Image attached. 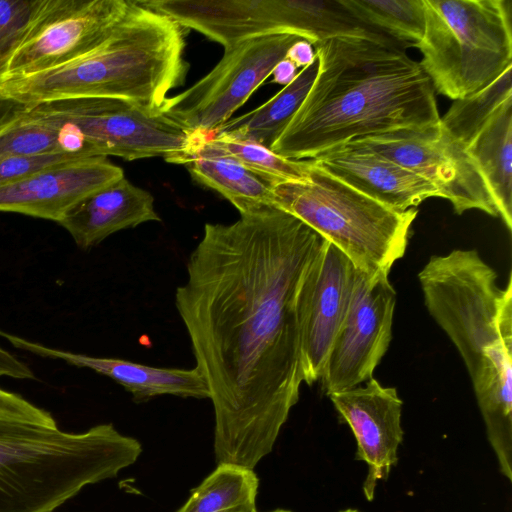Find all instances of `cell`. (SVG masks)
Segmentation results:
<instances>
[{
	"label": "cell",
	"mask_w": 512,
	"mask_h": 512,
	"mask_svg": "<svg viewBox=\"0 0 512 512\" xmlns=\"http://www.w3.org/2000/svg\"><path fill=\"white\" fill-rule=\"evenodd\" d=\"M326 239L276 206L207 223L175 305L214 409L217 465L254 470L304 382L302 307Z\"/></svg>",
	"instance_id": "obj_1"
},
{
	"label": "cell",
	"mask_w": 512,
	"mask_h": 512,
	"mask_svg": "<svg viewBox=\"0 0 512 512\" xmlns=\"http://www.w3.org/2000/svg\"><path fill=\"white\" fill-rule=\"evenodd\" d=\"M313 46L316 78L275 154L313 159L352 140L440 122L430 79L389 37L337 36Z\"/></svg>",
	"instance_id": "obj_2"
},
{
	"label": "cell",
	"mask_w": 512,
	"mask_h": 512,
	"mask_svg": "<svg viewBox=\"0 0 512 512\" xmlns=\"http://www.w3.org/2000/svg\"><path fill=\"white\" fill-rule=\"evenodd\" d=\"M425 306L470 375L501 473L512 479V275L505 288L476 250L432 256L418 274Z\"/></svg>",
	"instance_id": "obj_3"
},
{
	"label": "cell",
	"mask_w": 512,
	"mask_h": 512,
	"mask_svg": "<svg viewBox=\"0 0 512 512\" xmlns=\"http://www.w3.org/2000/svg\"><path fill=\"white\" fill-rule=\"evenodd\" d=\"M179 24L131 1L109 35L63 65L0 82V96L25 107L73 98H113L161 108L189 68Z\"/></svg>",
	"instance_id": "obj_4"
},
{
	"label": "cell",
	"mask_w": 512,
	"mask_h": 512,
	"mask_svg": "<svg viewBox=\"0 0 512 512\" xmlns=\"http://www.w3.org/2000/svg\"><path fill=\"white\" fill-rule=\"evenodd\" d=\"M141 453V443L111 423L75 433L0 418V512H53Z\"/></svg>",
	"instance_id": "obj_5"
},
{
	"label": "cell",
	"mask_w": 512,
	"mask_h": 512,
	"mask_svg": "<svg viewBox=\"0 0 512 512\" xmlns=\"http://www.w3.org/2000/svg\"><path fill=\"white\" fill-rule=\"evenodd\" d=\"M311 160V159H310ZM274 205L334 244L370 278L387 276L403 257L417 209L393 210L318 168L274 186Z\"/></svg>",
	"instance_id": "obj_6"
},
{
	"label": "cell",
	"mask_w": 512,
	"mask_h": 512,
	"mask_svg": "<svg viewBox=\"0 0 512 512\" xmlns=\"http://www.w3.org/2000/svg\"><path fill=\"white\" fill-rule=\"evenodd\" d=\"M425 27L415 45L434 91L464 99L512 66L510 0H423Z\"/></svg>",
	"instance_id": "obj_7"
},
{
	"label": "cell",
	"mask_w": 512,
	"mask_h": 512,
	"mask_svg": "<svg viewBox=\"0 0 512 512\" xmlns=\"http://www.w3.org/2000/svg\"><path fill=\"white\" fill-rule=\"evenodd\" d=\"M37 118L75 133L93 156L128 161L163 157L184 164L210 136L135 102L113 98H73L25 107Z\"/></svg>",
	"instance_id": "obj_8"
},
{
	"label": "cell",
	"mask_w": 512,
	"mask_h": 512,
	"mask_svg": "<svg viewBox=\"0 0 512 512\" xmlns=\"http://www.w3.org/2000/svg\"><path fill=\"white\" fill-rule=\"evenodd\" d=\"M305 39L291 33L251 38L225 50L219 63L161 110L193 131L213 135L272 74L289 48Z\"/></svg>",
	"instance_id": "obj_9"
},
{
	"label": "cell",
	"mask_w": 512,
	"mask_h": 512,
	"mask_svg": "<svg viewBox=\"0 0 512 512\" xmlns=\"http://www.w3.org/2000/svg\"><path fill=\"white\" fill-rule=\"evenodd\" d=\"M127 0H37L0 80L48 70L97 47L130 6Z\"/></svg>",
	"instance_id": "obj_10"
},
{
	"label": "cell",
	"mask_w": 512,
	"mask_h": 512,
	"mask_svg": "<svg viewBox=\"0 0 512 512\" xmlns=\"http://www.w3.org/2000/svg\"><path fill=\"white\" fill-rule=\"evenodd\" d=\"M410 170L450 201L455 213L481 210L499 217L494 198L466 146L439 122L350 141Z\"/></svg>",
	"instance_id": "obj_11"
},
{
	"label": "cell",
	"mask_w": 512,
	"mask_h": 512,
	"mask_svg": "<svg viewBox=\"0 0 512 512\" xmlns=\"http://www.w3.org/2000/svg\"><path fill=\"white\" fill-rule=\"evenodd\" d=\"M396 293L387 276L370 278L356 268L348 312L321 378L330 395L373 378L392 337Z\"/></svg>",
	"instance_id": "obj_12"
},
{
	"label": "cell",
	"mask_w": 512,
	"mask_h": 512,
	"mask_svg": "<svg viewBox=\"0 0 512 512\" xmlns=\"http://www.w3.org/2000/svg\"><path fill=\"white\" fill-rule=\"evenodd\" d=\"M355 266L334 244L325 241L310 276L302 307L301 355L304 382L321 380L348 312Z\"/></svg>",
	"instance_id": "obj_13"
},
{
	"label": "cell",
	"mask_w": 512,
	"mask_h": 512,
	"mask_svg": "<svg viewBox=\"0 0 512 512\" xmlns=\"http://www.w3.org/2000/svg\"><path fill=\"white\" fill-rule=\"evenodd\" d=\"M328 396L356 438L355 458L367 464L363 492L371 501L378 480H387L398 462L397 450L403 440L402 400L395 388L384 387L374 378L364 386Z\"/></svg>",
	"instance_id": "obj_14"
},
{
	"label": "cell",
	"mask_w": 512,
	"mask_h": 512,
	"mask_svg": "<svg viewBox=\"0 0 512 512\" xmlns=\"http://www.w3.org/2000/svg\"><path fill=\"white\" fill-rule=\"evenodd\" d=\"M123 177L104 156L71 160L0 187V212L59 223L85 197Z\"/></svg>",
	"instance_id": "obj_15"
},
{
	"label": "cell",
	"mask_w": 512,
	"mask_h": 512,
	"mask_svg": "<svg viewBox=\"0 0 512 512\" xmlns=\"http://www.w3.org/2000/svg\"><path fill=\"white\" fill-rule=\"evenodd\" d=\"M321 170L396 211L440 197L429 182L392 160L348 142L311 159Z\"/></svg>",
	"instance_id": "obj_16"
},
{
	"label": "cell",
	"mask_w": 512,
	"mask_h": 512,
	"mask_svg": "<svg viewBox=\"0 0 512 512\" xmlns=\"http://www.w3.org/2000/svg\"><path fill=\"white\" fill-rule=\"evenodd\" d=\"M0 336L15 348L40 357L57 359L67 364L88 368L107 376L123 386L135 402H146L161 395L183 398H209L207 384L194 367L192 369L154 367L119 358L95 357L55 349L0 330Z\"/></svg>",
	"instance_id": "obj_17"
},
{
	"label": "cell",
	"mask_w": 512,
	"mask_h": 512,
	"mask_svg": "<svg viewBox=\"0 0 512 512\" xmlns=\"http://www.w3.org/2000/svg\"><path fill=\"white\" fill-rule=\"evenodd\" d=\"M144 6L194 29L225 50L238 43L281 33L270 0H146Z\"/></svg>",
	"instance_id": "obj_18"
},
{
	"label": "cell",
	"mask_w": 512,
	"mask_h": 512,
	"mask_svg": "<svg viewBox=\"0 0 512 512\" xmlns=\"http://www.w3.org/2000/svg\"><path fill=\"white\" fill-rule=\"evenodd\" d=\"M150 221H161L152 194L123 177L85 197L58 224L88 250L115 232Z\"/></svg>",
	"instance_id": "obj_19"
},
{
	"label": "cell",
	"mask_w": 512,
	"mask_h": 512,
	"mask_svg": "<svg viewBox=\"0 0 512 512\" xmlns=\"http://www.w3.org/2000/svg\"><path fill=\"white\" fill-rule=\"evenodd\" d=\"M184 165L197 182L220 193L240 214L263 206H275L273 189L279 182L246 167L210 137Z\"/></svg>",
	"instance_id": "obj_20"
},
{
	"label": "cell",
	"mask_w": 512,
	"mask_h": 512,
	"mask_svg": "<svg viewBox=\"0 0 512 512\" xmlns=\"http://www.w3.org/2000/svg\"><path fill=\"white\" fill-rule=\"evenodd\" d=\"M466 149L476 163L507 229H512V97L485 121Z\"/></svg>",
	"instance_id": "obj_21"
},
{
	"label": "cell",
	"mask_w": 512,
	"mask_h": 512,
	"mask_svg": "<svg viewBox=\"0 0 512 512\" xmlns=\"http://www.w3.org/2000/svg\"><path fill=\"white\" fill-rule=\"evenodd\" d=\"M318 72V58L255 110L229 119L214 134L271 149L305 100Z\"/></svg>",
	"instance_id": "obj_22"
},
{
	"label": "cell",
	"mask_w": 512,
	"mask_h": 512,
	"mask_svg": "<svg viewBox=\"0 0 512 512\" xmlns=\"http://www.w3.org/2000/svg\"><path fill=\"white\" fill-rule=\"evenodd\" d=\"M258 488L254 470L217 465L176 512H256Z\"/></svg>",
	"instance_id": "obj_23"
},
{
	"label": "cell",
	"mask_w": 512,
	"mask_h": 512,
	"mask_svg": "<svg viewBox=\"0 0 512 512\" xmlns=\"http://www.w3.org/2000/svg\"><path fill=\"white\" fill-rule=\"evenodd\" d=\"M53 154L94 157L75 133L30 115L26 108L17 122L0 133V158Z\"/></svg>",
	"instance_id": "obj_24"
},
{
	"label": "cell",
	"mask_w": 512,
	"mask_h": 512,
	"mask_svg": "<svg viewBox=\"0 0 512 512\" xmlns=\"http://www.w3.org/2000/svg\"><path fill=\"white\" fill-rule=\"evenodd\" d=\"M366 27L415 46L424 33L423 0H340Z\"/></svg>",
	"instance_id": "obj_25"
},
{
	"label": "cell",
	"mask_w": 512,
	"mask_h": 512,
	"mask_svg": "<svg viewBox=\"0 0 512 512\" xmlns=\"http://www.w3.org/2000/svg\"><path fill=\"white\" fill-rule=\"evenodd\" d=\"M509 97H512V66L494 81L471 96L454 100L440 117L441 125L467 146L485 121Z\"/></svg>",
	"instance_id": "obj_26"
},
{
	"label": "cell",
	"mask_w": 512,
	"mask_h": 512,
	"mask_svg": "<svg viewBox=\"0 0 512 512\" xmlns=\"http://www.w3.org/2000/svg\"><path fill=\"white\" fill-rule=\"evenodd\" d=\"M211 140L246 167L278 182H302L308 178L311 160L283 158L261 145L229 139L219 134Z\"/></svg>",
	"instance_id": "obj_27"
},
{
	"label": "cell",
	"mask_w": 512,
	"mask_h": 512,
	"mask_svg": "<svg viewBox=\"0 0 512 512\" xmlns=\"http://www.w3.org/2000/svg\"><path fill=\"white\" fill-rule=\"evenodd\" d=\"M37 0H0V80Z\"/></svg>",
	"instance_id": "obj_28"
},
{
	"label": "cell",
	"mask_w": 512,
	"mask_h": 512,
	"mask_svg": "<svg viewBox=\"0 0 512 512\" xmlns=\"http://www.w3.org/2000/svg\"><path fill=\"white\" fill-rule=\"evenodd\" d=\"M80 158L86 157L75 154L1 157L0 187L16 182L49 167Z\"/></svg>",
	"instance_id": "obj_29"
},
{
	"label": "cell",
	"mask_w": 512,
	"mask_h": 512,
	"mask_svg": "<svg viewBox=\"0 0 512 512\" xmlns=\"http://www.w3.org/2000/svg\"><path fill=\"white\" fill-rule=\"evenodd\" d=\"M0 418L58 426L50 412L36 406L21 395L2 388H0Z\"/></svg>",
	"instance_id": "obj_30"
},
{
	"label": "cell",
	"mask_w": 512,
	"mask_h": 512,
	"mask_svg": "<svg viewBox=\"0 0 512 512\" xmlns=\"http://www.w3.org/2000/svg\"><path fill=\"white\" fill-rule=\"evenodd\" d=\"M4 376L19 380L36 379L28 365L0 346V377Z\"/></svg>",
	"instance_id": "obj_31"
},
{
	"label": "cell",
	"mask_w": 512,
	"mask_h": 512,
	"mask_svg": "<svg viewBox=\"0 0 512 512\" xmlns=\"http://www.w3.org/2000/svg\"><path fill=\"white\" fill-rule=\"evenodd\" d=\"M316 57L313 44L306 39L295 42L286 54V58L291 60L296 67L302 68L310 65Z\"/></svg>",
	"instance_id": "obj_32"
},
{
	"label": "cell",
	"mask_w": 512,
	"mask_h": 512,
	"mask_svg": "<svg viewBox=\"0 0 512 512\" xmlns=\"http://www.w3.org/2000/svg\"><path fill=\"white\" fill-rule=\"evenodd\" d=\"M24 109L25 106L0 96V133L17 122Z\"/></svg>",
	"instance_id": "obj_33"
},
{
	"label": "cell",
	"mask_w": 512,
	"mask_h": 512,
	"mask_svg": "<svg viewBox=\"0 0 512 512\" xmlns=\"http://www.w3.org/2000/svg\"><path fill=\"white\" fill-rule=\"evenodd\" d=\"M297 73L296 65L288 58H284L275 66L271 75L273 82L286 86L294 80Z\"/></svg>",
	"instance_id": "obj_34"
},
{
	"label": "cell",
	"mask_w": 512,
	"mask_h": 512,
	"mask_svg": "<svg viewBox=\"0 0 512 512\" xmlns=\"http://www.w3.org/2000/svg\"><path fill=\"white\" fill-rule=\"evenodd\" d=\"M270 512H291V511L285 510V509H276V510H273V511H270Z\"/></svg>",
	"instance_id": "obj_35"
},
{
	"label": "cell",
	"mask_w": 512,
	"mask_h": 512,
	"mask_svg": "<svg viewBox=\"0 0 512 512\" xmlns=\"http://www.w3.org/2000/svg\"><path fill=\"white\" fill-rule=\"evenodd\" d=\"M340 512H359V511L355 510V509H347V510L340 511Z\"/></svg>",
	"instance_id": "obj_36"
}]
</instances>
